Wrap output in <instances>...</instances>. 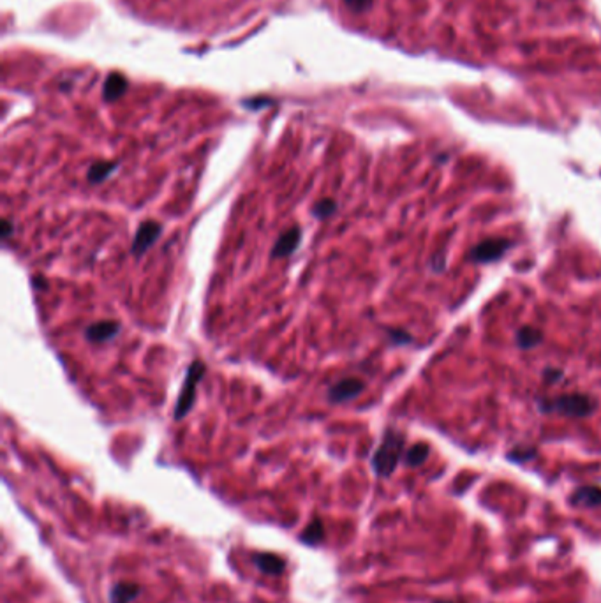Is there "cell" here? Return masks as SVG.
Here are the masks:
<instances>
[{
  "label": "cell",
  "mask_w": 601,
  "mask_h": 603,
  "mask_svg": "<svg viewBox=\"0 0 601 603\" xmlns=\"http://www.w3.org/2000/svg\"><path fill=\"white\" fill-rule=\"evenodd\" d=\"M434 603H462V602H453V600H436Z\"/></svg>",
  "instance_id": "cell-23"
},
{
  "label": "cell",
  "mask_w": 601,
  "mask_h": 603,
  "mask_svg": "<svg viewBox=\"0 0 601 603\" xmlns=\"http://www.w3.org/2000/svg\"><path fill=\"white\" fill-rule=\"evenodd\" d=\"M205 376V364L201 360H194L189 365L184 380L182 390H180L179 399H177V406H175V420H182L191 408L194 406V399H196V387Z\"/></svg>",
  "instance_id": "cell-3"
},
{
  "label": "cell",
  "mask_w": 601,
  "mask_h": 603,
  "mask_svg": "<svg viewBox=\"0 0 601 603\" xmlns=\"http://www.w3.org/2000/svg\"><path fill=\"white\" fill-rule=\"evenodd\" d=\"M34 286H38L36 290H46V281H39V279H34Z\"/></svg>",
  "instance_id": "cell-22"
},
{
  "label": "cell",
  "mask_w": 601,
  "mask_h": 603,
  "mask_svg": "<svg viewBox=\"0 0 601 603\" xmlns=\"http://www.w3.org/2000/svg\"><path fill=\"white\" fill-rule=\"evenodd\" d=\"M117 168H119L117 161H97V163H94L92 166L89 168L87 179H89L90 184H101L108 179Z\"/></svg>",
  "instance_id": "cell-12"
},
{
  "label": "cell",
  "mask_w": 601,
  "mask_h": 603,
  "mask_svg": "<svg viewBox=\"0 0 601 603\" xmlns=\"http://www.w3.org/2000/svg\"><path fill=\"white\" fill-rule=\"evenodd\" d=\"M344 2L348 4V8L353 9L355 13L367 11L372 6V0H344Z\"/></svg>",
  "instance_id": "cell-18"
},
{
  "label": "cell",
  "mask_w": 601,
  "mask_h": 603,
  "mask_svg": "<svg viewBox=\"0 0 601 603\" xmlns=\"http://www.w3.org/2000/svg\"><path fill=\"white\" fill-rule=\"evenodd\" d=\"M542 339H543L542 332L536 330V328L533 327L520 328L519 334H517V344H519L522 350H531V348H536L540 343H542Z\"/></svg>",
  "instance_id": "cell-14"
},
{
  "label": "cell",
  "mask_w": 601,
  "mask_h": 603,
  "mask_svg": "<svg viewBox=\"0 0 601 603\" xmlns=\"http://www.w3.org/2000/svg\"><path fill=\"white\" fill-rule=\"evenodd\" d=\"M325 531H323V524H321L320 521H314L311 522V524L307 526V528L302 531V542L307 545H318L321 540H323Z\"/></svg>",
  "instance_id": "cell-16"
},
{
  "label": "cell",
  "mask_w": 601,
  "mask_h": 603,
  "mask_svg": "<svg viewBox=\"0 0 601 603\" xmlns=\"http://www.w3.org/2000/svg\"><path fill=\"white\" fill-rule=\"evenodd\" d=\"M364 390V381L357 380V378H346V380L339 381L328 390V401L334 402V404L351 401V399H357Z\"/></svg>",
  "instance_id": "cell-6"
},
{
  "label": "cell",
  "mask_w": 601,
  "mask_h": 603,
  "mask_svg": "<svg viewBox=\"0 0 601 603\" xmlns=\"http://www.w3.org/2000/svg\"><path fill=\"white\" fill-rule=\"evenodd\" d=\"M141 588L134 582H119L112 589V603H131L140 596Z\"/></svg>",
  "instance_id": "cell-13"
},
{
  "label": "cell",
  "mask_w": 601,
  "mask_h": 603,
  "mask_svg": "<svg viewBox=\"0 0 601 603\" xmlns=\"http://www.w3.org/2000/svg\"><path fill=\"white\" fill-rule=\"evenodd\" d=\"M542 411L545 413H561L568 417H587L596 410V402L584 394H564L554 397L542 404Z\"/></svg>",
  "instance_id": "cell-2"
},
{
  "label": "cell",
  "mask_w": 601,
  "mask_h": 603,
  "mask_svg": "<svg viewBox=\"0 0 601 603\" xmlns=\"http://www.w3.org/2000/svg\"><path fill=\"white\" fill-rule=\"evenodd\" d=\"M402 450H404V436L394 429L386 431L381 445L372 457V468H374L376 475L383 478L390 477L401 461Z\"/></svg>",
  "instance_id": "cell-1"
},
{
  "label": "cell",
  "mask_w": 601,
  "mask_h": 603,
  "mask_svg": "<svg viewBox=\"0 0 601 603\" xmlns=\"http://www.w3.org/2000/svg\"><path fill=\"white\" fill-rule=\"evenodd\" d=\"M510 247H512V242L508 239H487L473 249L471 260L475 263H490L505 256Z\"/></svg>",
  "instance_id": "cell-4"
},
{
  "label": "cell",
  "mask_w": 601,
  "mask_h": 603,
  "mask_svg": "<svg viewBox=\"0 0 601 603\" xmlns=\"http://www.w3.org/2000/svg\"><path fill=\"white\" fill-rule=\"evenodd\" d=\"M427 457H429V447L425 443H418L406 452L404 462L409 466V468H416V466H422L423 462L427 461Z\"/></svg>",
  "instance_id": "cell-15"
},
{
  "label": "cell",
  "mask_w": 601,
  "mask_h": 603,
  "mask_svg": "<svg viewBox=\"0 0 601 603\" xmlns=\"http://www.w3.org/2000/svg\"><path fill=\"white\" fill-rule=\"evenodd\" d=\"M254 565L267 575H279L286 568L284 559L275 554H268V552H260V554L254 556Z\"/></svg>",
  "instance_id": "cell-11"
},
{
  "label": "cell",
  "mask_w": 601,
  "mask_h": 603,
  "mask_svg": "<svg viewBox=\"0 0 601 603\" xmlns=\"http://www.w3.org/2000/svg\"><path fill=\"white\" fill-rule=\"evenodd\" d=\"M120 330V325L117 321H97V323L90 325L85 330V337L89 343L103 344L106 341L113 339Z\"/></svg>",
  "instance_id": "cell-8"
},
{
  "label": "cell",
  "mask_w": 601,
  "mask_h": 603,
  "mask_svg": "<svg viewBox=\"0 0 601 603\" xmlns=\"http://www.w3.org/2000/svg\"><path fill=\"white\" fill-rule=\"evenodd\" d=\"M127 90V80L122 73H112L106 78L103 87V99L106 103H113V100L120 99Z\"/></svg>",
  "instance_id": "cell-10"
},
{
  "label": "cell",
  "mask_w": 601,
  "mask_h": 603,
  "mask_svg": "<svg viewBox=\"0 0 601 603\" xmlns=\"http://www.w3.org/2000/svg\"><path fill=\"white\" fill-rule=\"evenodd\" d=\"M573 507L579 508H598L601 507V487L596 485H584L579 487L570 498Z\"/></svg>",
  "instance_id": "cell-9"
},
{
  "label": "cell",
  "mask_w": 601,
  "mask_h": 603,
  "mask_svg": "<svg viewBox=\"0 0 601 603\" xmlns=\"http://www.w3.org/2000/svg\"><path fill=\"white\" fill-rule=\"evenodd\" d=\"M533 455H535V450H529V448H527L526 452H520V450L512 452V454H510L508 457L512 459V461L524 462V461H527V459H533Z\"/></svg>",
  "instance_id": "cell-20"
},
{
  "label": "cell",
  "mask_w": 601,
  "mask_h": 603,
  "mask_svg": "<svg viewBox=\"0 0 601 603\" xmlns=\"http://www.w3.org/2000/svg\"><path fill=\"white\" fill-rule=\"evenodd\" d=\"M335 210H337V203H335V200H332V198H325V200H320L314 207H312V216H314L316 219L323 221V219H328L330 216H334Z\"/></svg>",
  "instance_id": "cell-17"
},
{
  "label": "cell",
  "mask_w": 601,
  "mask_h": 603,
  "mask_svg": "<svg viewBox=\"0 0 601 603\" xmlns=\"http://www.w3.org/2000/svg\"><path fill=\"white\" fill-rule=\"evenodd\" d=\"M272 100L270 99H249V100H244V106L249 110H260L263 108V106H270Z\"/></svg>",
  "instance_id": "cell-19"
},
{
  "label": "cell",
  "mask_w": 601,
  "mask_h": 603,
  "mask_svg": "<svg viewBox=\"0 0 601 603\" xmlns=\"http://www.w3.org/2000/svg\"><path fill=\"white\" fill-rule=\"evenodd\" d=\"M13 233V224L9 219L2 221V237H4V240H8L9 237H11Z\"/></svg>",
  "instance_id": "cell-21"
},
{
  "label": "cell",
  "mask_w": 601,
  "mask_h": 603,
  "mask_svg": "<svg viewBox=\"0 0 601 603\" xmlns=\"http://www.w3.org/2000/svg\"><path fill=\"white\" fill-rule=\"evenodd\" d=\"M161 231H163V226H161L159 223H156V221H145V223H141L140 226H138V231L133 240L134 256L145 254L147 251L154 246V242L159 239Z\"/></svg>",
  "instance_id": "cell-5"
},
{
  "label": "cell",
  "mask_w": 601,
  "mask_h": 603,
  "mask_svg": "<svg viewBox=\"0 0 601 603\" xmlns=\"http://www.w3.org/2000/svg\"><path fill=\"white\" fill-rule=\"evenodd\" d=\"M302 242V228L300 226H291L290 230L284 231V233L275 240L274 249H272V258H286L290 254H293L298 249Z\"/></svg>",
  "instance_id": "cell-7"
}]
</instances>
